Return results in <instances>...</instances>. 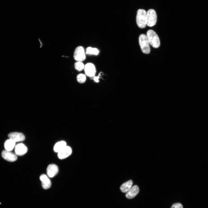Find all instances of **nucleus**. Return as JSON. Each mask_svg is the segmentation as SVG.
Segmentation results:
<instances>
[{
  "label": "nucleus",
  "instance_id": "obj_1",
  "mask_svg": "<svg viewBox=\"0 0 208 208\" xmlns=\"http://www.w3.org/2000/svg\"><path fill=\"white\" fill-rule=\"evenodd\" d=\"M146 36L150 44L153 48H157L160 46L159 39L154 31L151 29L148 30L146 33Z\"/></svg>",
  "mask_w": 208,
  "mask_h": 208
},
{
  "label": "nucleus",
  "instance_id": "obj_2",
  "mask_svg": "<svg viewBox=\"0 0 208 208\" xmlns=\"http://www.w3.org/2000/svg\"><path fill=\"white\" fill-rule=\"evenodd\" d=\"M139 43L142 52L145 54H149L150 52V44L146 35L141 34L139 38Z\"/></svg>",
  "mask_w": 208,
  "mask_h": 208
},
{
  "label": "nucleus",
  "instance_id": "obj_3",
  "mask_svg": "<svg viewBox=\"0 0 208 208\" xmlns=\"http://www.w3.org/2000/svg\"><path fill=\"white\" fill-rule=\"evenodd\" d=\"M146 12L144 9H139L137 12L136 17L137 24L139 27L143 28L146 27Z\"/></svg>",
  "mask_w": 208,
  "mask_h": 208
},
{
  "label": "nucleus",
  "instance_id": "obj_4",
  "mask_svg": "<svg viewBox=\"0 0 208 208\" xmlns=\"http://www.w3.org/2000/svg\"><path fill=\"white\" fill-rule=\"evenodd\" d=\"M157 20V15L155 11L150 9L146 12V24L148 26L152 27L155 25Z\"/></svg>",
  "mask_w": 208,
  "mask_h": 208
},
{
  "label": "nucleus",
  "instance_id": "obj_5",
  "mask_svg": "<svg viewBox=\"0 0 208 208\" xmlns=\"http://www.w3.org/2000/svg\"><path fill=\"white\" fill-rule=\"evenodd\" d=\"M74 58L77 61L82 62L86 59L85 51L83 47L79 46L75 49L74 53Z\"/></svg>",
  "mask_w": 208,
  "mask_h": 208
},
{
  "label": "nucleus",
  "instance_id": "obj_6",
  "mask_svg": "<svg viewBox=\"0 0 208 208\" xmlns=\"http://www.w3.org/2000/svg\"><path fill=\"white\" fill-rule=\"evenodd\" d=\"M1 155L4 159L8 161H14L17 159V155L11 151L4 150L2 152Z\"/></svg>",
  "mask_w": 208,
  "mask_h": 208
},
{
  "label": "nucleus",
  "instance_id": "obj_7",
  "mask_svg": "<svg viewBox=\"0 0 208 208\" xmlns=\"http://www.w3.org/2000/svg\"><path fill=\"white\" fill-rule=\"evenodd\" d=\"M84 69L86 75L90 77H94L96 73L95 66L92 63L86 64L85 66Z\"/></svg>",
  "mask_w": 208,
  "mask_h": 208
},
{
  "label": "nucleus",
  "instance_id": "obj_8",
  "mask_svg": "<svg viewBox=\"0 0 208 208\" xmlns=\"http://www.w3.org/2000/svg\"><path fill=\"white\" fill-rule=\"evenodd\" d=\"M8 136L9 139L12 140L15 143L23 141L25 139L24 135L21 133L12 132L9 134Z\"/></svg>",
  "mask_w": 208,
  "mask_h": 208
},
{
  "label": "nucleus",
  "instance_id": "obj_9",
  "mask_svg": "<svg viewBox=\"0 0 208 208\" xmlns=\"http://www.w3.org/2000/svg\"><path fill=\"white\" fill-rule=\"evenodd\" d=\"M15 153L18 155L22 156L27 152V148L23 144L19 143L17 144L15 147Z\"/></svg>",
  "mask_w": 208,
  "mask_h": 208
},
{
  "label": "nucleus",
  "instance_id": "obj_10",
  "mask_svg": "<svg viewBox=\"0 0 208 208\" xmlns=\"http://www.w3.org/2000/svg\"><path fill=\"white\" fill-rule=\"evenodd\" d=\"M72 152L71 148L70 146H66L58 153L57 156L60 159H64L69 156L71 154Z\"/></svg>",
  "mask_w": 208,
  "mask_h": 208
},
{
  "label": "nucleus",
  "instance_id": "obj_11",
  "mask_svg": "<svg viewBox=\"0 0 208 208\" xmlns=\"http://www.w3.org/2000/svg\"><path fill=\"white\" fill-rule=\"evenodd\" d=\"M58 172L57 166L53 164L49 165L47 167V172L48 177L52 178L54 177Z\"/></svg>",
  "mask_w": 208,
  "mask_h": 208
},
{
  "label": "nucleus",
  "instance_id": "obj_12",
  "mask_svg": "<svg viewBox=\"0 0 208 208\" xmlns=\"http://www.w3.org/2000/svg\"><path fill=\"white\" fill-rule=\"evenodd\" d=\"M40 179L42 187L44 189L49 188L51 185L50 180L48 176L45 174L40 175Z\"/></svg>",
  "mask_w": 208,
  "mask_h": 208
},
{
  "label": "nucleus",
  "instance_id": "obj_13",
  "mask_svg": "<svg viewBox=\"0 0 208 208\" xmlns=\"http://www.w3.org/2000/svg\"><path fill=\"white\" fill-rule=\"evenodd\" d=\"M139 191L138 186L137 185H134L127 192L125 196L128 199H132L137 195Z\"/></svg>",
  "mask_w": 208,
  "mask_h": 208
},
{
  "label": "nucleus",
  "instance_id": "obj_14",
  "mask_svg": "<svg viewBox=\"0 0 208 208\" xmlns=\"http://www.w3.org/2000/svg\"><path fill=\"white\" fill-rule=\"evenodd\" d=\"M133 182L130 180L122 184L120 187L121 191L123 193L127 192L132 187Z\"/></svg>",
  "mask_w": 208,
  "mask_h": 208
},
{
  "label": "nucleus",
  "instance_id": "obj_15",
  "mask_svg": "<svg viewBox=\"0 0 208 208\" xmlns=\"http://www.w3.org/2000/svg\"><path fill=\"white\" fill-rule=\"evenodd\" d=\"M15 142L12 140L9 139L5 141L4 144L5 150L11 151L15 147Z\"/></svg>",
  "mask_w": 208,
  "mask_h": 208
},
{
  "label": "nucleus",
  "instance_id": "obj_16",
  "mask_svg": "<svg viewBox=\"0 0 208 208\" xmlns=\"http://www.w3.org/2000/svg\"><path fill=\"white\" fill-rule=\"evenodd\" d=\"M66 146V142L64 141H59L56 143L54 147V150L58 153Z\"/></svg>",
  "mask_w": 208,
  "mask_h": 208
},
{
  "label": "nucleus",
  "instance_id": "obj_17",
  "mask_svg": "<svg viewBox=\"0 0 208 208\" xmlns=\"http://www.w3.org/2000/svg\"><path fill=\"white\" fill-rule=\"evenodd\" d=\"M99 52V51L98 49L95 48L89 47L86 49V54L97 55H98Z\"/></svg>",
  "mask_w": 208,
  "mask_h": 208
},
{
  "label": "nucleus",
  "instance_id": "obj_18",
  "mask_svg": "<svg viewBox=\"0 0 208 208\" xmlns=\"http://www.w3.org/2000/svg\"><path fill=\"white\" fill-rule=\"evenodd\" d=\"M75 69L78 71H80L84 69L85 66L81 61H77L74 64Z\"/></svg>",
  "mask_w": 208,
  "mask_h": 208
},
{
  "label": "nucleus",
  "instance_id": "obj_19",
  "mask_svg": "<svg viewBox=\"0 0 208 208\" xmlns=\"http://www.w3.org/2000/svg\"><path fill=\"white\" fill-rule=\"evenodd\" d=\"M77 79L78 82L80 83H83L86 81V76L83 74H79L77 75Z\"/></svg>",
  "mask_w": 208,
  "mask_h": 208
},
{
  "label": "nucleus",
  "instance_id": "obj_20",
  "mask_svg": "<svg viewBox=\"0 0 208 208\" xmlns=\"http://www.w3.org/2000/svg\"><path fill=\"white\" fill-rule=\"evenodd\" d=\"M171 208H183V206L180 203H176L172 205Z\"/></svg>",
  "mask_w": 208,
  "mask_h": 208
},
{
  "label": "nucleus",
  "instance_id": "obj_21",
  "mask_svg": "<svg viewBox=\"0 0 208 208\" xmlns=\"http://www.w3.org/2000/svg\"><path fill=\"white\" fill-rule=\"evenodd\" d=\"M100 75V74H99V75L98 76H94L93 77V79L94 81L97 83L99 82V77Z\"/></svg>",
  "mask_w": 208,
  "mask_h": 208
}]
</instances>
